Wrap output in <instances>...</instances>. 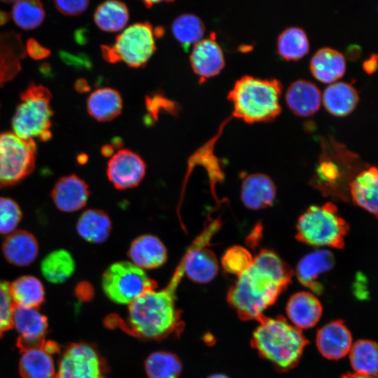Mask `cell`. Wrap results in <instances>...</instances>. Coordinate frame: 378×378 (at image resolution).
Segmentation results:
<instances>
[{"mask_svg": "<svg viewBox=\"0 0 378 378\" xmlns=\"http://www.w3.org/2000/svg\"><path fill=\"white\" fill-rule=\"evenodd\" d=\"M145 370L148 378H178L182 363L174 354L158 351L150 354L145 361Z\"/></svg>", "mask_w": 378, "mask_h": 378, "instance_id": "e575fe53", "label": "cell"}, {"mask_svg": "<svg viewBox=\"0 0 378 378\" xmlns=\"http://www.w3.org/2000/svg\"><path fill=\"white\" fill-rule=\"evenodd\" d=\"M378 172L375 167L363 169L349 187L351 201L358 206L377 216Z\"/></svg>", "mask_w": 378, "mask_h": 378, "instance_id": "ffe728a7", "label": "cell"}, {"mask_svg": "<svg viewBox=\"0 0 378 378\" xmlns=\"http://www.w3.org/2000/svg\"><path fill=\"white\" fill-rule=\"evenodd\" d=\"M322 310L319 300L314 294L307 291L293 294L286 305L291 324L300 330L314 326L321 316Z\"/></svg>", "mask_w": 378, "mask_h": 378, "instance_id": "44dd1931", "label": "cell"}, {"mask_svg": "<svg viewBox=\"0 0 378 378\" xmlns=\"http://www.w3.org/2000/svg\"><path fill=\"white\" fill-rule=\"evenodd\" d=\"M52 94L41 85L30 84L20 96L12 119L13 133L25 140L38 139L46 141L51 139L53 111L50 106Z\"/></svg>", "mask_w": 378, "mask_h": 378, "instance_id": "8992f818", "label": "cell"}, {"mask_svg": "<svg viewBox=\"0 0 378 378\" xmlns=\"http://www.w3.org/2000/svg\"><path fill=\"white\" fill-rule=\"evenodd\" d=\"M310 70L320 81L332 83L342 76L346 69L344 55L330 47L319 48L310 60Z\"/></svg>", "mask_w": 378, "mask_h": 378, "instance_id": "484cf974", "label": "cell"}, {"mask_svg": "<svg viewBox=\"0 0 378 378\" xmlns=\"http://www.w3.org/2000/svg\"><path fill=\"white\" fill-rule=\"evenodd\" d=\"M90 1L85 0L55 1L57 10L67 16L78 15L88 7Z\"/></svg>", "mask_w": 378, "mask_h": 378, "instance_id": "b9f144b4", "label": "cell"}, {"mask_svg": "<svg viewBox=\"0 0 378 378\" xmlns=\"http://www.w3.org/2000/svg\"><path fill=\"white\" fill-rule=\"evenodd\" d=\"M322 99L330 113L342 116L354 110L358 102V94L350 83L338 81L331 83L325 88Z\"/></svg>", "mask_w": 378, "mask_h": 378, "instance_id": "83f0119b", "label": "cell"}, {"mask_svg": "<svg viewBox=\"0 0 378 378\" xmlns=\"http://www.w3.org/2000/svg\"><path fill=\"white\" fill-rule=\"evenodd\" d=\"M108 215L102 210L88 209L79 217L76 223L78 234L86 241L100 244L105 241L111 231Z\"/></svg>", "mask_w": 378, "mask_h": 378, "instance_id": "f1b7e54d", "label": "cell"}, {"mask_svg": "<svg viewBox=\"0 0 378 378\" xmlns=\"http://www.w3.org/2000/svg\"><path fill=\"white\" fill-rule=\"evenodd\" d=\"M128 256L141 269H154L162 266L167 259V251L157 237L145 234L136 237L131 244Z\"/></svg>", "mask_w": 378, "mask_h": 378, "instance_id": "7402d4cb", "label": "cell"}, {"mask_svg": "<svg viewBox=\"0 0 378 378\" xmlns=\"http://www.w3.org/2000/svg\"><path fill=\"white\" fill-rule=\"evenodd\" d=\"M146 165L137 153L121 149L113 154L107 164L106 174L109 181L118 190L136 186L145 176Z\"/></svg>", "mask_w": 378, "mask_h": 378, "instance_id": "7c38bea8", "label": "cell"}, {"mask_svg": "<svg viewBox=\"0 0 378 378\" xmlns=\"http://www.w3.org/2000/svg\"><path fill=\"white\" fill-rule=\"evenodd\" d=\"M181 267L192 281L205 284L211 281L218 271V262L214 253L206 248H197L189 251Z\"/></svg>", "mask_w": 378, "mask_h": 378, "instance_id": "d4e9b609", "label": "cell"}, {"mask_svg": "<svg viewBox=\"0 0 378 378\" xmlns=\"http://www.w3.org/2000/svg\"><path fill=\"white\" fill-rule=\"evenodd\" d=\"M204 30V23L200 18L190 13L178 16L172 25L174 36L186 48L190 45H195L201 41Z\"/></svg>", "mask_w": 378, "mask_h": 378, "instance_id": "8d00e7d4", "label": "cell"}, {"mask_svg": "<svg viewBox=\"0 0 378 378\" xmlns=\"http://www.w3.org/2000/svg\"><path fill=\"white\" fill-rule=\"evenodd\" d=\"M309 48L308 37L300 27H287L277 38L278 52L286 59H300L308 52Z\"/></svg>", "mask_w": 378, "mask_h": 378, "instance_id": "d590c367", "label": "cell"}, {"mask_svg": "<svg viewBox=\"0 0 378 378\" xmlns=\"http://www.w3.org/2000/svg\"><path fill=\"white\" fill-rule=\"evenodd\" d=\"M286 101L293 113L300 116H307L318 109L321 94L314 83L298 79L288 86L286 92Z\"/></svg>", "mask_w": 378, "mask_h": 378, "instance_id": "cb8c5ba5", "label": "cell"}, {"mask_svg": "<svg viewBox=\"0 0 378 378\" xmlns=\"http://www.w3.org/2000/svg\"><path fill=\"white\" fill-rule=\"evenodd\" d=\"M190 61L194 72L203 79L217 75L225 65L223 50L211 37L194 45Z\"/></svg>", "mask_w": 378, "mask_h": 378, "instance_id": "e0dca14e", "label": "cell"}, {"mask_svg": "<svg viewBox=\"0 0 378 378\" xmlns=\"http://www.w3.org/2000/svg\"><path fill=\"white\" fill-rule=\"evenodd\" d=\"M120 94L111 88H99L93 91L87 100V110L91 117L100 122L116 118L122 111Z\"/></svg>", "mask_w": 378, "mask_h": 378, "instance_id": "4316f807", "label": "cell"}, {"mask_svg": "<svg viewBox=\"0 0 378 378\" xmlns=\"http://www.w3.org/2000/svg\"><path fill=\"white\" fill-rule=\"evenodd\" d=\"M341 378H376V377L366 376V375L354 372V373H348V374H344Z\"/></svg>", "mask_w": 378, "mask_h": 378, "instance_id": "816d5d0a", "label": "cell"}, {"mask_svg": "<svg viewBox=\"0 0 378 378\" xmlns=\"http://www.w3.org/2000/svg\"><path fill=\"white\" fill-rule=\"evenodd\" d=\"M93 289L87 282H80L76 286V295L81 300H88L92 297Z\"/></svg>", "mask_w": 378, "mask_h": 378, "instance_id": "f6af8a7d", "label": "cell"}, {"mask_svg": "<svg viewBox=\"0 0 378 378\" xmlns=\"http://www.w3.org/2000/svg\"><path fill=\"white\" fill-rule=\"evenodd\" d=\"M207 378H230V377L223 374H212L208 377Z\"/></svg>", "mask_w": 378, "mask_h": 378, "instance_id": "db71d44e", "label": "cell"}, {"mask_svg": "<svg viewBox=\"0 0 378 378\" xmlns=\"http://www.w3.org/2000/svg\"><path fill=\"white\" fill-rule=\"evenodd\" d=\"M129 20L127 6L118 1H106L99 4L94 13V21L102 31L115 32L122 30Z\"/></svg>", "mask_w": 378, "mask_h": 378, "instance_id": "d6a6232c", "label": "cell"}, {"mask_svg": "<svg viewBox=\"0 0 378 378\" xmlns=\"http://www.w3.org/2000/svg\"><path fill=\"white\" fill-rule=\"evenodd\" d=\"M90 195L88 185L75 174L59 178L51 192L55 206L66 213L77 211L85 206Z\"/></svg>", "mask_w": 378, "mask_h": 378, "instance_id": "5bb4252c", "label": "cell"}, {"mask_svg": "<svg viewBox=\"0 0 378 378\" xmlns=\"http://www.w3.org/2000/svg\"><path fill=\"white\" fill-rule=\"evenodd\" d=\"M41 72L46 75L47 76H49L50 74H52L50 65L48 64H43L41 66Z\"/></svg>", "mask_w": 378, "mask_h": 378, "instance_id": "f5cc1de1", "label": "cell"}, {"mask_svg": "<svg viewBox=\"0 0 378 378\" xmlns=\"http://www.w3.org/2000/svg\"><path fill=\"white\" fill-rule=\"evenodd\" d=\"M276 192L275 184L270 177L254 173L244 178L241 188V200L246 208L259 210L273 204Z\"/></svg>", "mask_w": 378, "mask_h": 378, "instance_id": "d6986e66", "label": "cell"}, {"mask_svg": "<svg viewBox=\"0 0 378 378\" xmlns=\"http://www.w3.org/2000/svg\"><path fill=\"white\" fill-rule=\"evenodd\" d=\"M10 294L15 306L37 308L44 301L42 282L31 275L22 276L10 284Z\"/></svg>", "mask_w": 378, "mask_h": 378, "instance_id": "4dcf8cb0", "label": "cell"}, {"mask_svg": "<svg viewBox=\"0 0 378 378\" xmlns=\"http://www.w3.org/2000/svg\"><path fill=\"white\" fill-rule=\"evenodd\" d=\"M104 359L92 344H69L62 354L53 378H106Z\"/></svg>", "mask_w": 378, "mask_h": 378, "instance_id": "8fae6325", "label": "cell"}, {"mask_svg": "<svg viewBox=\"0 0 378 378\" xmlns=\"http://www.w3.org/2000/svg\"><path fill=\"white\" fill-rule=\"evenodd\" d=\"M349 230L346 220L332 202L309 206L302 214L296 224V239L314 246L340 249L345 245Z\"/></svg>", "mask_w": 378, "mask_h": 378, "instance_id": "52a82bcc", "label": "cell"}, {"mask_svg": "<svg viewBox=\"0 0 378 378\" xmlns=\"http://www.w3.org/2000/svg\"><path fill=\"white\" fill-rule=\"evenodd\" d=\"M42 349L51 356L57 354L59 351V345L53 341H44L41 345Z\"/></svg>", "mask_w": 378, "mask_h": 378, "instance_id": "7dc6e473", "label": "cell"}, {"mask_svg": "<svg viewBox=\"0 0 378 378\" xmlns=\"http://www.w3.org/2000/svg\"><path fill=\"white\" fill-rule=\"evenodd\" d=\"M19 370L23 378H53L56 366L52 356L41 346L22 351Z\"/></svg>", "mask_w": 378, "mask_h": 378, "instance_id": "f546056e", "label": "cell"}, {"mask_svg": "<svg viewBox=\"0 0 378 378\" xmlns=\"http://www.w3.org/2000/svg\"><path fill=\"white\" fill-rule=\"evenodd\" d=\"M253 257L244 246H233L227 248L221 258L223 269L237 276L246 271L253 264Z\"/></svg>", "mask_w": 378, "mask_h": 378, "instance_id": "f35d334b", "label": "cell"}, {"mask_svg": "<svg viewBox=\"0 0 378 378\" xmlns=\"http://www.w3.org/2000/svg\"><path fill=\"white\" fill-rule=\"evenodd\" d=\"M10 16L18 27L31 30L42 24L46 13L41 1L23 0L14 2Z\"/></svg>", "mask_w": 378, "mask_h": 378, "instance_id": "74e56055", "label": "cell"}, {"mask_svg": "<svg viewBox=\"0 0 378 378\" xmlns=\"http://www.w3.org/2000/svg\"><path fill=\"white\" fill-rule=\"evenodd\" d=\"M281 90L278 79L243 76L227 94L233 105L232 115L248 123L273 120L281 111Z\"/></svg>", "mask_w": 378, "mask_h": 378, "instance_id": "277c9868", "label": "cell"}, {"mask_svg": "<svg viewBox=\"0 0 378 378\" xmlns=\"http://www.w3.org/2000/svg\"><path fill=\"white\" fill-rule=\"evenodd\" d=\"M363 169L359 158L335 141L323 146V153L311 183L323 195L347 200L349 187Z\"/></svg>", "mask_w": 378, "mask_h": 378, "instance_id": "5b68a950", "label": "cell"}, {"mask_svg": "<svg viewBox=\"0 0 378 378\" xmlns=\"http://www.w3.org/2000/svg\"><path fill=\"white\" fill-rule=\"evenodd\" d=\"M154 29L148 22H136L125 28L112 46H102L104 58L109 62H122L130 67H141L155 50Z\"/></svg>", "mask_w": 378, "mask_h": 378, "instance_id": "ba28073f", "label": "cell"}, {"mask_svg": "<svg viewBox=\"0 0 378 378\" xmlns=\"http://www.w3.org/2000/svg\"><path fill=\"white\" fill-rule=\"evenodd\" d=\"M75 88L77 91L80 92H85L89 89L87 82L83 79L76 81Z\"/></svg>", "mask_w": 378, "mask_h": 378, "instance_id": "681fc988", "label": "cell"}, {"mask_svg": "<svg viewBox=\"0 0 378 378\" xmlns=\"http://www.w3.org/2000/svg\"><path fill=\"white\" fill-rule=\"evenodd\" d=\"M262 225L257 224L246 238V243L251 248L255 247L262 237Z\"/></svg>", "mask_w": 378, "mask_h": 378, "instance_id": "bcb514c9", "label": "cell"}, {"mask_svg": "<svg viewBox=\"0 0 378 378\" xmlns=\"http://www.w3.org/2000/svg\"><path fill=\"white\" fill-rule=\"evenodd\" d=\"M43 277L52 284H62L74 274L76 263L71 254L65 249H57L48 253L41 262Z\"/></svg>", "mask_w": 378, "mask_h": 378, "instance_id": "1f68e13d", "label": "cell"}, {"mask_svg": "<svg viewBox=\"0 0 378 378\" xmlns=\"http://www.w3.org/2000/svg\"><path fill=\"white\" fill-rule=\"evenodd\" d=\"M335 262V256L330 251L316 250L300 260L296 266L295 274L304 286L319 294L323 287L318 280L320 276L332 269Z\"/></svg>", "mask_w": 378, "mask_h": 378, "instance_id": "2e32d148", "label": "cell"}, {"mask_svg": "<svg viewBox=\"0 0 378 378\" xmlns=\"http://www.w3.org/2000/svg\"><path fill=\"white\" fill-rule=\"evenodd\" d=\"M38 251L36 239L27 230H15L7 236L2 245L4 258L9 263L19 267L31 264Z\"/></svg>", "mask_w": 378, "mask_h": 378, "instance_id": "603a6c76", "label": "cell"}, {"mask_svg": "<svg viewBox=\"0 0 378 378\" xmlns=\"http://www.w3.org/2000/svg\"><path fill=\"white\" fill-rule=\"evenodd\" d=\"M14 307L10 294V284L0 280V337L12 328Z\"/></svg>", "mask_w": 378, "mask_h": 378, "instance_id": "60d3db41", "label": "cell"}, {"mask_svg": "<svg viewBox=\"0 0 378 378\" xmlns=\"http://www.w3.org/2000/svg\"><path fill=\"white\" fill-rule=\"evenodd\" d=\"M363 66L368 73H372L377 68V55L373 54L365 59Z\"/></svg>", "mask_w": 378, "mask_h": 378, "instance_id": "c3c4849f", "label": "cell"}, {"mask_svg": "<svg viewBox=\"0 0 378 378\" xmlns=\"http://www.w3.org/2000/svg\"><path fill=\"white\" fill-rule=\"evenodd\" d=\"M60 59L67 65L73 66L76 68H88L91 66L90 62L86 55H73L66 51H59Z\"/></svg>", "mask_w": 378, "mask_h": 378, "instance_id": "ee69618b", "label": "cell"}, {"mask_svg": "<svg viewBox=\"0 0 378 378\" xmlns=\"http://www.w3.org/2000/svg\"><path fill=\"white\" fill-rule=\"evenodd\" d=\"M183 274L181 266L164 289L148 291L129 304L124 329L145 340H160L181 330L182 321L175 304V291Z\"/></svg>", "mask_w": 378, "mask_h": 378, "instance_id": "7a4b0ae2", "label": "cell"}, {"mask_svg": "<svg viewBox=\"0 0 378 378\" xmlns=\"http://www.w3.org/2000/svg\"><path fill=\"white\" fill-rule=\"evenodd\" d=\"M10 17V15L9 13L0 10V26L7 23Z\"/></svg>", "mask_w": 378, "mask_h": 378, "instance_id": "f907efd6", "label": "cell"}, {"mask_svg": "<svg viewBox=\"0 0 378 378\" xmlns=\"http://www.w3.org/2000/svg\"><path fill=\"white\" fill-rule=\"evenodd\" d=\"M253 332L251 345L279 371H288L300 361L308 343L301 330L281 316H263Z\"/></svg>", "mask_w": 378, "mask_h": 378, "instance_id": "3957f363", "label": "cell"}, {"mask_svg": "<svg viewBox=\"0 0 378 378\" xmlns=\"http://www.w3.org/2000/svg\"><path fill=\"white\" fill-rule=\"evenodd\" d=\"M351 367L356 373L376 377L377 374V345L371 340H360L349 351Z\"/></svg>", "mask_w": 378, "mask_h": 378, "instance_id": "836d02e7", "label": "cell"}, {"mask_svg": "<svg viewBox=\"0 0 378 378\" xmlns=\"http://www.w3.org/2000/svg\"><path fill=\"white\" fill-rule=\"evenodd\" d=\"M12 327L19 335L18 346L22 351L41 346L48 324L47 318L37 308L15 306Z\"/></svg>", "mask_w": 378, "mask_h": 378, "instance_id": "4fadbf2b", "label": "cell"}, {"mask_svg": "<svg viewBox=\"0 0 378 378\" xmlns=\"http://www.w3.org/2000/svg\"><path fill=\"white\" fill-rule=\"evenodd\" d=\"M291 268L273 251L261 250L238 276L227 300L242 320L260 319L291 281Z\"/></svg>", "mask_w": 378, "mask_h": 378, "instance_id": "6da1fadb", "label": "cell"}, {"mask_svg": "<svg viewBox=\"0 0 378 378\" xmlns=\"http://www.w3.org/2000/svg\"><path fill=\"white\" fill-rule=\"evenodd\" d=\"M26 54L34 59H43L50 55V50L34 38L27 40L24 46Z\"/></svg>", "mask_w": 378, "mask_h": 378, "instance_id": "7bdbcfd3", "label": "cell"}, {"mask_svg": "<svg viewBox=\"0 0 378 378\" xmlns=\"http://www.w3.org/2000/svg\"><path fill=\"white\" fill-rule=\"evenodd\" d=\"M36 145L34 140H25L13 132L0 134V188L18 183L35 167Z\"/></svg>", "mask_w": 378, "mask_h": 378, "instance_id": "30bf717a", "label": "cell"}, {"mask_svg": "<svg viewBox=\"0 0 378 378\" xmlns=\"http://www.w3.org/2000/svg\"><path fill=\"white\" fill-rule=\"evenodd\" d=\"M26 55L20 34L0 32V88L20 73Z\"/></svg>", "mask_w": 378, "mask_h": 378, "instance_id": "ac0fdd59", "label": "cell"}, {"mask_svg": "<svg viewBox=\"0 0 378 378\" xmlns=\"http://www.w3.org/2000/svg\"><path fill=\"white\" fill-rule=\"evenodd\" d=\"M102 286L105 295L113 302L130 304L144 293L155 290L157 284L132 262L120 261L105 270Z\"/></svg>", "mask_w": 378, "mask_h": 378, "instance_id": "9c48e42d", "label": "cell"}, {"mask_svg": "<svg viewBox=\"0 0 378 378\" xmlns=\"http://www.w3.org/2000/svg\"><path fill=\"white\" fill-rule=\"evenodd\" d=\"M316 343L323 356L330 360H339L349 352L352 335L342 321L335 320L318 330Z\"/></svg>", "mask_w": 378, "mask_h": 378, "instance_id": "9a60e30c", "label": "cell"}, {"mask_svg": "<svg viewBox=\"0 0 378 378\" xmlns=\"http://www.w3.org/2000/svg\"><path fill=\"white\" fill-rule=\"evenodd\" d=\"M22 216L21 209L15 200L0 197V234L8 235L15 232Z\"/></svg>", "mask_w": 378, "mask_h": 378, "instance_id": "ab89813d", "label": "cell"}]
</instances>
